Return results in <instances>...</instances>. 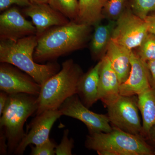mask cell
<instances>
[{
    "mask_svg": "<svg viewBox=\"0 0 155 155\" xmlns=\"http://www.w3.org/2000/svg\"><path fill=\"white\" fill-rule=\"evenodd\" d=\"M91 26L70 21L65 25L49 28L38 37L34 61L38 64L55 61L85 47L90 38Z\"/></svg>",
    "mask_w": 155,
    "mask_h": 155,
    "instance_id": "1",
    "label": "cell"
},
{
    "mask_svg": "<svg viewBox=\"0 0 155 155\" xmlns=\"http://www.w3.org/2000/svg\"><path fill=\"white\" fill-rule=\"evenodd\" d=\"M38 37L31 35L18 40H0V62L12 64L31 76L41 85L61 69L56 61L39 64L34 59Z\"/></svg>",
    "mask_w": 155,
    "mask_h": 155,
    "instance_id": "2",
    "label": "cell"
},
{
    "mask_svg": "<svg viewBox=\"0 0 155 155\" xmlns=\"http://www.w3.org/2000/svg\"><path fill=\"white\" fill-rule=\"evenodd\" d=\"M83 74L81 67L72 59L63 62L61 70L41 85L36 115L59 109L68 98L77 94L78 84Z\"/></svg>",
    "mask_w": 155,
    "mask_h": 155,
    "instance_id": "3",
    "label": "cell"
},
{
    "mask_svg": "<svg viewBox=\"0 0 155 155\" xmlns=\"http://www.w3.org/2000/svg\"><path fill=\"white\" fill-rule=\"evenodd\" d=\"M38 96L25 93L9 94L0 119V128L7 139L8 153L14 154L24 137L23 127L38 109Z\"/></svg>",
    "mask_w": 155,
    "mask_h": 155,
    "instance_id": "4",
    "label": "cell"
},
{
    "mask_svg": "<svg viewBox=\"0 0 155 155\" xmlns=\"http://www.w3.org/2000/svg\"><path fill=\"white\" fill-rule=\"evenodd\" d=\"M85 146L99 155H155V150L144 138L114 127L107 133H89Z\"/></svg>",
    "mask_w": 155,
    "mask_h": 155,
    "instance_id": "5",
    "label": "cell"
},
{
    "mask_svg": "<svg viewBox=\"0 0 155 155\" xmlns=\"http://www.w3.org/2000/svg\"><path fill=\"white\" fill-rule=\"evenodd\" d=\"M113 127L143 137L142 124L138 113L137 97L119 95L106 105Z\"/></svg>",
    "mask_w": 155,
    "mask_h": 155,
    "instance_id": "6",
    "label": "cell"
},
{
    "mask_svg": "<svg viewBox=\"0 0 155 155\" xmlns=\"http://www.w3.org/2000/svg\"><path fill=\"white\" fill-rule=\"evenodd\" d=\"M148 33L145 20L135 15L129 5L116 20L111 40L133 51L140 46Z\"/></svg>",
    "mask_w": 155,
    "mask_h": 155,
    "instance_id": "7",
    "label": "cell"
},
{
    "mask_svg": "<svg viewBox=\"0 0 155 155\" xmlns=\"http://www.w3.org/2000/svg\"><path fill=\"white\" fill-rule=\"evenodd\" d=\"M63 116H69L83 122L89 133L110 132L113 127L107 115L90 110L75 94L69 97L59 108Z\"/></svg>",
    "mask_w": 155,
    "mask_h": 155,
    "instance_id": "8",
    "label": "cell"
},
{
    "mask_svg": "<svg viewBox=\"0 0 155 155\" xmlns=\"http://www.w3.org/2000/svg\"><path fill=\"white\" fill-rule=\"evenodd\" d=\"M41 85L12 64L1 63L0 90L8 94L25 93L38 96Z\"/></svg>",
    "mask_w": 155,
    "mask_h": 155,
    "instance_id": "9",
    "label": "cell"
},
{
    "mask_svg": "<svg viewBox=\"0 0 155 155\" xmlns=\"http://www.w3.org/2000/svg\"><path fill=\"white\" fill-rule=\"evenodd\" d=\"M62 116L59 109L47 110L36 115L28 125V132L25 133L14 154H23L29 145H38L47 141L50 138L53 125Z\"/></svg>",
    "mask_w": 155,
    "mask_h": 155,
    "instance_id": "10",
    "label": "cell"
},
{
    "mask_svg": "<svg viewBox=\"0 0 155 155\" xmlns=\"http://www.w3.org/2000/svg\"><path fill=\"white\" fill-rule=\"evenodd\" d=\"M36 32L32 22L25 19L16 7L9 8L0 15V40L16 41L36 35Z\"/></svg>",
    "mask_w": 155,
    "mask_h": 155,
    "instance_id": "11",
    "label": "cell"
},
{
    "mask_svg": "<svg viewBox=\"0 0 155 155\" xmlns=\"http://www.w3.org/2000/svg\"><path fill=\"white\" fill-rule=\"evenodd\" d=\"M23 11L25 15L31 18L38 37L49 28L65 25L70 21L48 4H31L25 7Z\"/></svg>",
    "mask_w": 155,
    "mask_h": 155,
    "instance_id": "12",
    "label": "cell"
},
{
    "mask_svg": "<svg viewBox=\"0 0 155 155\" xmlns=\"http://www.w3.org/2000/svg\"><path fill=\"white\" fill-rule=\"evenodd\" d=\"M130 74L127 80L120 84L119 92L122 95L137 96L151 87L149 73L146 63L142 61L133 51L130 55Z\"/></svg>",
    "mask_w": 155,
    "mask_h": 155,
    "instance_id": "13",
    "label": "cell"
},
{
    "mask_svg": "<svg viewBox=\"0 0 155 155\" xmlns=\"http://www.w3.org/2000/svg\"><path fill=\"white\" fill-rule=\"evenodd\" d=\"M120 85L118 76L106 55L101 60L98 100L102 101L105 106L114 101L120 95Z\"/></svg>",
    "mask_w": 155,
    "mask_h": 155,
    "instance_id": "14",
    "label": "cell"
},
{
    "mask_svg": "<svg viewBox=\"0 0 155 155\" xmlns=\"http://www.w3.org/2000/svg\"><path fill=\"white\" fill-rule=\"evenodd\" d=\"M101 60L84 73L78 84L77 94L82 103L89 109L98 101L99 81Z\"/></svg>",
    "mask_w": 155,
    "mask_h": 155,
    "instance_id": "15",
    "label": "cell"
},
{
    "mask_svg": "<svg viewBox=\"0 0 155 155\" xmlns=\"http://www.w3.org/2000/svg\"><path fill=\"white\" fill-rule=\"evenodd\" d=\"M132 51L112 40L108 45L106 55L109 58L111 66L118 76L120 84L127 80L130 74Z\"/></svg>",
    "mask_w": 155,
    "mask_h": 155,
    "instance_id": "16",
    "label": "cell"
},
{
    "mask_svg": "<svg viewBox=\"0 0 155 155\" xmlns=\"http://www.w3.org/2000/svg\"><path fill=\"white\" fill-rule=\"evenodd\" d=\"M116 25V21L108 20L106 24H101V22L94 25V31L91 37L90 45L93 60L100 61L106 56Z\"/></svg>",
    "mask_w": 155,
    "mask_h": 155,
    "instance_id": "17",
    "label": "cell"
},
{
    "mask_svg": "<svg viewBox=\"0 0 155 155\" xmlns=\"http://www.w3.org/2000/svg\"><path fill=\"white\" fill-rule=\"evenodd\" d=\"M137 102L142 118L143 137L146 140L155 130V88L150 87L139 94Z\"/></svg>",
    "mask_w": 155,
    "mask_h": 155,
    "instance_id": "18",
    "label": "cell"
},
{
    "mask_svg": "<svg viewBox=\"0 0 155 155\" xmlns=\"http://www.w3.org/2000/svg\"><path fill=\"white\" fill-rule=\"evenodd\" d=\"M109 0H79V13L75 22L94 26L104 19L102 11Z\"/></svg>",
    "mask_w": 155,
    "mask_h": 155,
    "instance_id": "19",
    "label": "cell"
},
{
    "mask_svg": "<svg viewBox=\"0 0 155 155\" xmlns=\"http://www.w3.org/2000/svg\"><path fill=\"white\" fill-rule=\"evenodd\" d=\"M49 5L70 21H76L79 13V0H50Z\"/></svg>",
    "mask_w": 155,
    "mask_h": 155,
    "instance_id": "20",
    "label": "cell"
},
{
    "mask_svg": "<svg viewBox=\"0 0 155 155\" xmlns=\"http://www.w3.org/2000/svg\"><path fill=\"white\" fill-rule=\"evenodd\" d=\"M128 0H109L103 9L104 19L116 21L127 6Z\"/></svg>",
    "mask_w": 155,
    "mask_h": 155,
    "instance_id": "21",
    "label": "cell"
},
{
    "mask_svg": "<svg viewBox=\"0 0 155 155\" xmlns=\"http://www.w3.org/2000/svg\"><path fill=\"white\" fill-rule=\"evenodd\" d=\"M136 53L145 62L155 60V35L149 32Z\"/></svg>",
    "mask_w": 155,
    "mask_h": 155,
    "instance_id": "22",
    "label": "cell"
},
{
    "mask_svg": "<svg viewBox=\"0 0 155 155\" xmlns=\"http://www.w3.org/2000/svg\"><path fill=\"white\" fill-rule=\"evenodd\" d=\"M129 5L132 12L143 19L155 11V0H130Z\"/></svg>",
    "mask_w": 155,
    "mask_h": 155,
    "instance_id": "23",
    "label": "cell"
},
{
    "mask_svg": "<svg viewBox=\"0 0 155 155\" xmlns=\"http://www.w3.org/2000/svg\"><path fill=\"white\" fill-rule=\"evenodd\" d=\"M69 130H64L61 143L57 145L55 148L56 155H72V149L74 147V140L69 138Z\"/></svg>",
    "mask_w": 155,
    "mask_h": 155,
    "instance_id": "24",
    "label": "cell"
},
{
    "mask_svg": "<svg viewBox=\"0 0 155 155\" xmlns=\"http://www.w3.org/2000/svg\"><path fill=\"white\" fill-rule=\"evenodd\" d=\"M57 145L54 140L48 139L44 143L31 146V155H54Z\"/></svg>",
    "mask_w": 155,
    "mask_h": 155,
    "instance_id": "25",
    "label": "cell"
},
{
    "mask_svg": "<svg viewBox=\"0 0 155 155\" xmlns=\"http://www.w3.org/2000/svg\"><path fill=\"white\" fill-rule=\"evenodd\" d=\"M14 5L27 7L31 4L29 0H0V11L3 12Z\"/></svg>",
    "mask_w": 155,
    "mask_h": 155,
    "instance_id": "26",
    "label": "cell"
},
{
    "mask_svg": "<svg viewBox=\"0 0 155 155\" xmlns=\"http://www.w3.org/2000/svg\"><path fill=\"white\" fill-rule=\"evenodd\" d=\"M146 63L149 73L151 87L152 88H155V60L148 61Z\"/></svg>",
    "mask_w": 155,
    "mask_h": 155,
    "instance_id": "27",
    "label": "cell"
},
{
    "mask_svg": "<svg viewBox=\"0 0 155 155\" xmlns=\"http://www.w3.org/2000/svg\"><path fill=\"white\" fill-rule=\"evenodd\" d=\"M0 130V153L1 155H6L8 153L7 139L4 132Z\"/></svg>",
    "mask_w": 155,
    "mask_h": 155,
    "instance_id": "28",
    "label": "cell"
},
{
    "mask_svg": "<svg viewBox=\"0 0 155 155\" xmlns=\"http://www.w3.org/2000/svg\"><path fill=\"white\" fill-rule=\"evenodd\" d=\"M144 19L147 24L149 32L155 35V14L149 15Z\"/></svg>",
    "mask_w": 155,
    "mask_h": 155,
    "instance_id": "29",
    "label": "cell"
},
{
    "mask_svg": "<svg viewBox=\"0 0 155 155\" xmlns=\"http://www.w3.org/2000/svg\"><path fill=\"white\" fill-rule=\"evenodd\" d=\"M8 96L9 94L7 93L1 91L0 92V116H1L2 114L3 111L7 104Z\"/></svg>",
    "mask_w": 155,
    "mask_h": 155,
    "instance_id": "30",
    "label": "cell"
},
{
    "mask_svg": "<svg viewBox=\"0 0 155 155\" xmlns=\"http://www.w3.org/2000/svg\"><path fill=\"white\" fill-rule=\"evenodd\" d=\"M147 143H150L155 146V130L152 131L146 139Z\"/></svg>",
    "mask_w": 155,
    "mask_h": 155,
    "instance_id": "31",
    "label": "cell"
},
{
    "mask_svg": "<svg viewBox=\"0 0 155 155\" xmlns=\"http://www.w3.org/2000/svg\"><path fill=\"white\" fill-rule=\"evenodd\" d=\"M31 4H48L50 0H29Z\"/></svg>",
    "mask_w": 155,
    "mask_h": 155,
    "instance_id": "32",
    "label": "cell"
}]
</instances>
